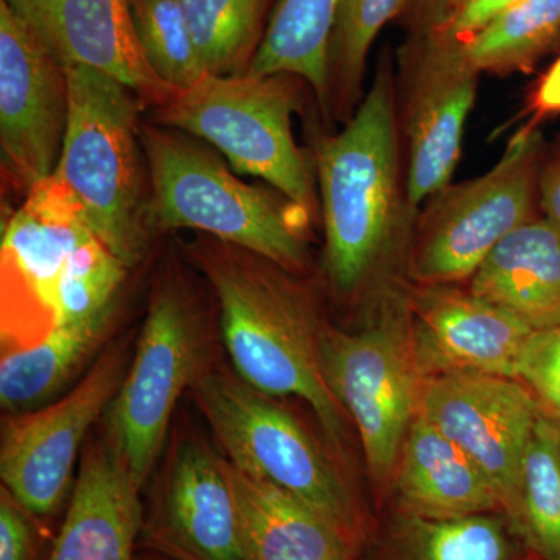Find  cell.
Segmentation results:
<instances>
[{
	"instance_id": "obj_2",
	"label": "cell",
	"mask_w": 560,
	"mask_h": 560,
	"mask_svg": "<svg viewBox=\"0 0 560 560\" xmlns=\"http://www.w3.org/2000/svg\"><path fill=\"white\" fill-rule=\"evenodd\" d=\"M190 254L215 291L237 377L267 396L307 401L327 442L342 452L348 427L320 368L323 324L293 272L208 235L190 246Z\"/></svg>"
},
{
	"instance_id": "obj_8",
	"label": "cell",
	"mask_w": 560,
	"mask_h": 560,
	"mask_svg": "<svg viewBox=\"0 0 560 560\" xmlns=\"http://www.w3.org/2000/svg\"><path fill=\"white\" fill-rule=\"evenodd\" d=\"M544 151L541 132L525 125L489 172L430 197L412 228L408 279L415 285L469 282L490 250L534 219Z\"/></svg>"
},
{
	"instance_id": "obj_16",
	"label": "cell",
	"mask_w": 560,
	"mask_h": 560,
	"mask_svg": "<svg viewBox=\"0 0 560 560\" xmlns=\"http://www.w3.org/2000/svg\"><path fill=\"white\" fill-rule=\"evenodd\" d=\"M143 528L171 559L246 560L230 464L201 442H184Z\"/></svg>"
},
{
	"instance_id": "obj_18",
	"label": "cell",
	"mask_w": 560,
	"mask_h": 560,
	"mask_svg": "<svg viewBox=\"0 0 560 560\" xmlns=\"http://www.w3.org/2000/svg\"><path fill=\"white\" fill-rule=\"evenodd\" d=\"M139 489L113 445L90 448L49 560H136Z\"/></svg>"
},
{
	"instance_id": "obj_28",
	"label": "cell",
	"mask_w": 560,
	"mask_h": 560,
	"mask_svg": "<svg viewBox=\"0 0 560 560\" xmlns=\"http://www.w3.org/2000/svg\"><path fill=\"white\" fill-rule=\"evenodd\" d=\"M407 0H340L329 50V103L346 121L360 102L368 55Z\"/></svg>"
},
{
	"instance_id": "obj_30",
	"label": "cell",
	"mask_w": 560,
	"mask_h": 560,
	"mask_svg": "<svg viewBox=\"0 0 560 560\" xmlns=\"http://www.w3.org/2000/svg\"><path fill=\"white\" fill-rule=\"evenodd\" d=\"M517 381L560 429V327L534 331L518 364Z\"/></svg>"
},
{
	"instance_id": "obj_17",
	"label": "cell",
	"mask_w": 560,
	"mask_h": 560,
	"mask_svg": "<svg viewBox=\"0 0 560 560\" xmlns=\"http://www.w3.org/2000/svg\"><path fill=\"white\" fill-rule=\"evenodd\" d=\"M62 69L101 70L161 105L171 88L150 68L128 0H2Z\"/></svg>"
},
{
	"instance_id": "obj_13",
	"label": "cell",
	"mask_w": 560,
	"mask_h": 560,
	"mask_svg": "<svg viewBox=\"0 0 560 560\" xmlns=\"http://www.w3.org/2000/svg\"><path fill=\"white\" fill-rule=\"evenodd\" d=\"M68 114L66 70L0 0V151L16 190L54 175Z\"/></svg>"
},
{
	"instance_id": "obj_22",
	"label": "cell",
	"mask_w": 560,
	"mask_h": 560,
	"mask_svg": "<svg viewBox=\"0 0 560 560\" xmlns=\"http://www.w3.org/2000/svg\"><path fill=\"white\" fill-rule=\"evenodd\" d=\"M370 548V560L530 559L501 512L453 518L390 512Z\"/></svg>"
},
{
	"instance_id": "obj_32",
	"label": "cell",
	"mask_w": 560,
	"mask_h": 560,
	"mask_svg": "<svg viewBox=\"0 0 560 560\" xmlns=\"http://www.w3.org/2000/svg\"><path fill=\"white\" fill-rule=\"evenodd\" d=\"M522 2L525 0H464L444 20L427 32L463 44Z\"/></svg>"
},
{
	"instance_id": "obj_10",
	"label": "cell",
	"mask_w": 560,
	"mask_h": 560,
	"mask_svg": "<svg viewBox=\"0 0 560 560\" xmlns=\"http://www.w3.org/2000/svg\"><path fill=\"white\" fill-rule=\"evenodd\" d=\"M480 75L463 44L433 32L412 33L400 49L397 117L408 205L415 213L451 184Z\"/></svg>"
},
{
	"instance_id": "obj_37",
	"label": "cell",
	"mask_w": 560,
	"mask_h": 560,
	"mask_svg": "<svg viewBox=\"0 0 560 560\" xmlns=\"http://www.w3.org/2000/svg\"><path fill=\"white\" fill-rule=\"evenodd\" d=\"M136 560H167V559H161V558H145V559H136Z\"/></svg>"
},
{
	"instance_id": "obj_34",
	"label": "cell",
	"mask_w": 560,
	"mask_h": 560,
	"mask_svg": "<svg viewBox=\"0 0 560 560\" xmlns=\"http://www.w3.org/2000/svg\"><path fill=\"white\" fill-rule=\"evenodd\" d=\"M537 189L545 217L560 224V139L550 150L544 151Z\"/></svg>"
},
{
	"instance_id": "obj_21",
	"label": "cell",
	"mask_w": 560,
	"mask_h": 560,
	"mask_svg": "<svg viewBox=\"0 0 560 560\" xmlns=\"http://www.w3.org/2000/svg\"><path fill=\"white\" fill-rule=\"evenodd\" d=\"M246 560H360L364 548L318 511L230 464Z\"/></svg>"
},
{
	"instance_id": "obj_7",
	"label": "cell",
	"mask_w": 560,
	"mask_h": 560,
	"mask_svg": "<svg viewBox=\"0 0 560 560\" xmlns=\"http://www.w3.org/2000/svg\"><path fill=\"white\" fill-rule=\"evenodd\" d=\"M319 359L327 385L359 431L372 482L385 489L418 416L422 383L407 291L383 293L377 313L360 330L320 327Z\"/></svg>"
},
{
	"instance_id": "obj_9",
	"label": "cell",
	"mask_w": 560,
	"mask_h": 560,
	"mask_svg": "<svg viewBox=\"0 0 560 560\" xmlns=\"http://www.w3.org/2000/svg\"><path fill=\"white\" fill-rule=\"evenodd\" d=\"M201 327L194 302L165 283L153 294L130 371L110 412V445L139 488L160 455L183 390L197 378Z\"/></svg>"
},
{
	"instance_id": "obj_1",
	"label": "cell",
	"mask_w": 560,
	"mask_h": 560,
	"mask_svg": "<svg viewBox=\"0 0 560 560\" xmlns=\"http://www.w3.org/2000/svg\"><path fill=\"white\" fill-rule=\"evenodd\" d=\"M324 265L338 293L370 285L401 241H411L419 213L401 176L396 77L383 55L371 90L338 135L316 149Z\"/></svg>"
},
{
	"instance_id": "obj_11",
	"label": "cell",
	"mask_w": 560,
	"mask_h": 560,
	"mask_svg": "<svg viewBox=\"0 0 560 560\" xmlns=\"http://www.w3.org/2000/svg\"><path fill=\"white\" fill-rule=\"evenodd\" d=\"M94 237L80 206L54 175L25 194L0 248L2 350L28 348L57 329L62 272Z\"/></svg>"
},
{
	"instance_id": "obj_29",
	"label": "cell",
	"mask_w": 560,
	"mask_h": 560,
	"mask_svg": "<svg viewBox=\"0 0 560 560\" xmlns=\"http://www.w3.org/2000/svg\"><path fill=\"white\" fill-rule=\"evenodd\" d=\"M128 2L147 62L171 90H189L208 75L179 0Z\"/></svg>"
},
{
	"instance_id": "obj_35",
	"label": "cell",
	"mask_w": 560,
	"mask_h": 560,
	"mask_svg": "<svg viewBox=\"0 0 560 560\" xmlns=\"http://www.w3.org/2000/svg\"><path fill=\"white\" fill-rule=\"evenodd\" d=\"M440 5L441 0H407L401 16L407 18L412 33L427 32L436 20Z\"/></svg>"
},
{
	"instance_id": "obj_31",
	"label": "cell",
	"mask_w": 560,
	"mask_h": 560,
	"mask_svg": "<svg viewBox=\"0 0 560 560\" xmlns=\"http://www.w3.org/2000/svg\"><path fill=\"white\" fill-rule=\"evenodd\" d=\"M35 515L0 490V560H40L43 537Z\"/></svg>"
},
{
	"instance_id": "obj_12",
	"label": "cell",
	"mask_w": 560,
	"mask_h": 560,
	"mask_svg": "<svg viewBox=\"0 0 560 560\" xmlns=\"http://www.w3.org/2000/svg\"><path fill=\"white\" fill-rule=\"evenodd\" d=\"M127 374L124 349L109 350L65 399L7 422L0 451L3 488L35 517L60 510L88 431Z\"/></svg>"
},
{
	"instance_id": "obj_26",
	"label": "cell",
	"mask_w": 560,
	"mask_h": 560,
	"mask_svg": "<svg viewBox=\"0 0 560 560\" xmlns=\"http://www.w3.org/2000/svg\"><path fill=\"white\" fill-rule=\"evenodd\" d=\"M208 75H243L259 50L276 0H179Z\"/></svg>"
},
{
	"instance_id": "obj_36",
	"label": "cell",
	"mask_w": 560,
	"mask_h": 560,
	"mask_svg": "<svg viewBox=\"0 0 560 560\" xmlns=\"http://www.w3.org/2000/svg\"><path fill=\"white\" fill-rule=\"evenodd\" d=\"M464 0H441L440 10H438L436 20H434L433 25L430 28H433L434 25L438 24L441 20H444L452 10H455L456 7L459 5ZM429 28V31H430Z\"/></svg>"
},
{
	"instance_id": "obj_39",
	"label": "cell",
	"mask_w": 560,
	"mask_h": 560,
	"mask_svg": "<svg viewBox=\"0 0 560 560\" xmlns=\"http://www.w3.org/2000/svg\"><path fill=\"white\" fill-rule=\"evenodd\" d=\"M361 560V559H360Z\"/></svg>"
},
{
	"instance_id": "obj_38",
	"label": "cell",
	"mask_w": 560,
	"mask_h": 560,
	"mask_svg": "<svg viewBox=\"0 0 560 560\" xmlns=\"http://www.w3.org/2000/svg\"><path fill=\"white\" fill-rule=\"evenodd\" d=\"M528 560H537V559H533V558H530V559H528Z\"/></svg>"
},
{
	"instance_id": "obj_3",
	"label": "cell",
	"mask_w": 560,
	"mask_h": 560,
	"mask_svg": "<svg viewBox=\"0 0 560 560\" xmlns=\"http://www.w3.org/2000/svg\"><path fill=\"white\" fill-rule=\"evenodd\" d=\"M140 145L149 167L151 228L200 231L293 275L307 268L311 212L278 190L243 183L186 132L145 125Z\"/></svg>"
},
{
	"instance_id": "obj_14",
	"label": "cell",
	"mask_w": 560,
	"mask_h": 560,
	"mask_svg": "<svg viewBox=\"0 0 560 560\" xmlns=\"http://www.w3.org/2000/svg\"><path fill=\"white\" fill-rule=\"evenodd\" d=\"M541 412L539 401L517 378L442 374L420 383L418 416L480 467L499 493L501 508Z\"/></svg>"
},
{
	"instance_id": "obj_5",
	"label": "cell",
	"mask_w": 560,
	"mask_h": 560,
	"mask_svg": "<svg viewBox=\"0 0 560 560\" xmlns=\"http://www.w3.org/2000/svg\"><path fill=\"white\" fill-rule=\"evenodd\" d=\"M191 388L232 467L298 497L366 551L370 515L300 420L223 372H198Z\"/></svg>"
},
{
	"instance_id": "obj_23",
	"label": "cell",
	"mask_w": 560,
	"mask_h": 560,
	"mask_svg": "<svg viewBox=\"0 0 560 560\" xmlns=\"http://www.w3.org/2000/svg\"><path fill=\"white\" fill-rule=\"evenodd\" d=\"M340 0H276L248 75H291L329 105V50Z\"/></svg>"
},
{
	"instance_id": "obj_19",
	"label": "cell",
	"mask_w": 560,
	"mask_h": 560,
	"mask_svg": "<svg viewBox=\"0 0 560 560\" xmlns=\"http://www.w3.org/2000/svg\"><path fill=\"white\" fill-rule=\"evenodd\" d=\"M393 511L427 518L501 512L499 493L458 445L416 416L393 481Z\"/></svg>"
},
{
	"instance_id": "obj_25",
	"label": "cell",
	"mask_w": 560,
	"mask_h": 560,
	"mask_svg": "<svg viewBox=\"0 0 560 560\" xmlns=\"http://www.w3.org/2000/svg\"><path fill=\"white\" fill-rule=\"evenodd\" d=\"M110 316L57 327L28 348L2 350L0 404L22 410L49 399L97 348Z\"/></svg>"
},
{
	"instance_id": "obj_6",
	"label": "cell",
	"mask_w": 560,
	"mask_h": 560,
	"mask_svg": "<svg viewBox=\"0 0 560 560\" xmlns=\"http://www.w3.org/2000/svg\"><path fill=\"white\" fill-rule=\"evenodd\" d=\"M296 77L206 75L189 90L172 91L158 119L205 140L238 175L264 179L307 212H315L311 171L294 142Z\"/></svg>"
},
{
	"instance_id": "obj_20",
	"label": "cell",
	"mask_w": 560,
	"mask_h": 560,
	"mask_svg": "<svg viewBox=\"0 0 560 560\" xmlns=\"http://www.w3.org/2000/svg\"><path fill=\"white\" fill-rule=\"evenodd\" d=\"M469 289L534 331L560 327V224L534 217L512 231L474 272Z\"/></svg>"
},
{
	"instance_id": "obj_24",
	"label": "cell",
	"mask_w": 560,
	"mask_h": 560,
	"mask_svg": "<svg viewBox=\"0 0 560 560\" xmlns=\"http://www.w3.org/2000/svg\"><path fill=\"white\" fill-rule=\"evenodd\" d=\"M501 514L530 558L560 560V429L544 412Z\"/></svg>"
},
{
	"instance_id": "obj_27",
	"label": "cell",
	"mask_w": 560,
	"mask_h": 560,
	"mask_svg": "<svg viewBox=\"0 0 560 560\" xmlns=\"http://www.w3.org/2000/svg\"><path fill=\"white\" fill-rule=\"evenodd\" d=\"M560 38V0H525L463 43L481 73L526 72Z\"/></svg>"
},
{
	"instance_id": "obj_33",
	"label": "cell",
	"mask_w": 560,
	"mask_h": 560,
	"mask_svg": "<svg viewBox=\"0 0 560 560\" xmlns=\"http://www.w3.org/2000/svg\"><path fill=\"white\" fill-rule=\"evenodd\" d=\"M560 113V57L536 84L528 98L525 116L529 117L526 125L536 127L545 117Z\"/></svg>"
},
{
	"instance_id": "obj_15",
	"label": "cell",
	"mask_w": 560,
	"mask_h": 560,
	"mask_svg": "<svg viewBox=\"0 0 560 560\" xmlns=\"http://www.w3.org/2000/svg\"><path fill=\"white\" fill-rule=\"evenodd\" d=\"M407 294L420 377L489 374L517 378L534 334L525 323L458 283L412 285Z\"/></svg>"
},
{
	"instance_id": "obj_4",
	"label": "cell",
	"mask_w": 560,
	"mask_h": 560,
	"mask_svg": "<svg viewBox=\"0 0 560 560\" xmlns=\"http://www.w3.org/2000/svg\"><path fill=\"white\" fill-rule=\"evenodd\" d=\"M65 70L68 127L54 176L80 206L95 237L131 268L142 259L151 228L140 164L139 97L101 70Z\"/></svg>"
}]
</instances>
